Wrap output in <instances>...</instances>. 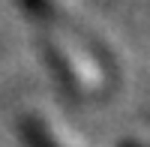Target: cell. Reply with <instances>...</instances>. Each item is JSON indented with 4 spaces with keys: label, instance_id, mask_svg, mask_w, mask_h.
Returning a JSON list of instances; mask_svg holds the SVG:
<instances>
[]
</instances>
